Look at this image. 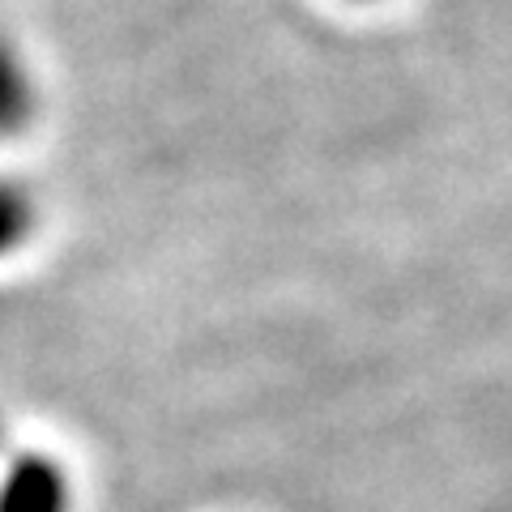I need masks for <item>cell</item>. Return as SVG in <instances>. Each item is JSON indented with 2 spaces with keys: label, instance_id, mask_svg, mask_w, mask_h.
I'll return each mask as SVG.
<instances>
[{
  "label": "cell",
  "instance_id": "6da1fadb",
  "mask_svg": "<svg viewBox=\"0 0 512 512\" xmlns=\"http://www.w3.org/2000/svg\"><path fill=\"white\" fill-rule=\"evenodd\" d=\"M0 512H73V483L47 453H18L0 470Z\"/></svg>",
  "mask_w": 512,
  "mask_h": 512
},
{
  "label": "cell",
  "instance_id": "7a4b0ae2",
  "mask_svg": "<svg viewBox=\"0 0 512 512\" xmlns=\"http://www.w3.org/2000/svg\"><path fill=\"white\" fill-rule=\"evenodd\" d=\"M39 120V77L30 60L0 30V141H18Z\"/></svg>",
  "mask_w": 512,
  "mask_h": 512
},
{
  "label": "cell",
  "instance_id": "3957f363",
  "mask_svg": "<svg viewBox=\"0 0 512 512\" xmlns=\"http://www.w3.org/2000/svg\"><path fill=\"white\" fill-rule=\"evenodd\" d=\"M39 231V201L18 180H0V261L30 244Z\"/></svg>",
  "mask_w": 512,
  "mask_h": 512
},
{
  "label": "cell",
  "instance_id": "277c9868",
  "mask_svg": "<svg viewBox=\"0 0 512 512\" xmlns=\"http://www.w3.org/2000/svg\"><path fill=\"white\" fill-rule=\"evenodd\" d=\"M346 5H372V0H346Z\"/></svg>",
  "mask_w": 512,
  "mask_h": 512
},
{
  "label": "cell",
  "instance_id": "5b68a950",
  "mask_svg": "<svg viewBox=\"0 0 512 512\" xmlns=\"http://www.w3.org/2000/svg\"><path fill=\"white\" fill-rule=\"evenodd\" d=\"M0 444H5V423H0Z\"/></svg>",
  "mask_w": 512,
  "mask_h": 512
}]
</instances>
